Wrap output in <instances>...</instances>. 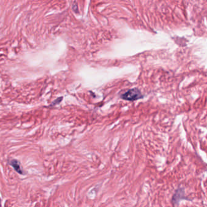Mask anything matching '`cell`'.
<instances>
[{"mask_svg": "<svg viewBox=\"0 0 207 207\" xmlns=\"http://www.w3.org/2000/svg\"><path fill=\"white\" fill-rule=\"evenodd\" d=\"M143 97V94L141 93L140 90L137 88L130 89L121 96L122 99L131 102L142 99Z\"/></svg>", "mask_w": 207, "mask_h": 207, "instance_id": "1", "label": "cell"}, {"mask_svg": "<svg viewBox=\"0 0 207 207\" xmlns=\"http://www.w3.org/2000/svg\"><path fill=\"white\" fill-rule=\"evenodd\" d=\"M9 164L12 166L14 167V168L15 169V171L20 173V174H23V171L21 170V166H20V164L19 163V162L16 161V160H12L9 162Z\"/></svg>", "mask_w": 207, "mask_h": 207, "instance_id": "2", "label": "cell"}]
</instances>
